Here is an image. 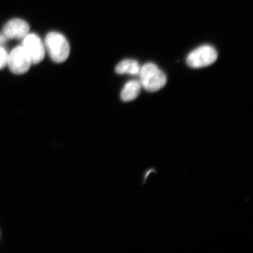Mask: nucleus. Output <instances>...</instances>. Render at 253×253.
Here are the masks:
<instances>
[{
    "label": "nucleus",
    "instance_id": "obj_3",
    "mask_svg": "<svg viewBox=\"0 0 253 253\" xmlns=\"http://www.w3.org/2000/svg\"><path fill=\"white\" fill-rule=\"evenodd\" d=\"M217 56L216 49L212 46H202L189 53L186 62L193 68L207 67L216 61Z\"/></svg>",
    "mask_w": 253,
    "mask_h": 253
},
{
    "label": "nucleus",
    "instance_id": "obj_2",
    "mask_svg": "<svg viewBox=\"0 0 253 253\" xmlns=\"http://www.w3.org/2000/svg\"><path fill=\"white\" fill-rule=\"evenodd\" d=\"M139 74L141 84L149 92H156L167 84L166 74L153 63H147L142 66Z\"/></svg>",
    "mask_w": 253,
    "mask_h": 253
},
{
    "label": "nucleus",
    "instance_id": "obj_5",
    "mask_svg": "<svg viewBox=\"0 0 253 253\" xmlns=\"http://www.w3.org/2000/svg\"><path fill=\"white\" fill-rule=\"evenodd\" d=\"M32 62L23 47L18 46L11 50L8 56L7 65L16 75H22L29 70Z\"/></svg>",
    "mask_w": 253,
    "mask_h": 253
},
{
    "label": "nucleus",
    "instance_id": "obj_9",
    "mask_svg": "<svg viewBox=\"0 0 253 253\" xmlns=\"http://www.w3.org/2000/svg\"><path fill=\"white\" fill-rule=\"evenodd\" d=\"M8 56L7 50L0 46V70L7 65Z\"/></svg>",
    "mask_w": 253,
    "mask_h": 253
},
{
    "label": "nucleus",
    "instance_id": "obj_7",
    "mask_svg": "<svg viewBox=\"0 0 253 253\" xmlns=\"http://www.w3.org/2000/svg\"><path fill=\"white\" fill-rule=\"evenodd\" d=\"M140 82L133 80L125 84L121 93V98L124 102H130L137 97L141 91Z\"/></svg>",
    "mask_w": 253,
    "mask_h": 253
},
{
    "label": "nucleus",
    "instance_id": "obj_1",
    "mask_svg": "<svg viewBox=\"0 0 253 253\" xmlns=\"http://www.w3.org/2000/svg\"><path fill=\"white\" fill-rule=\"evenodd\" d=\"M44 44L53 61L62 63L68 58L70 53V45L67 39L62 34L56 32L47 34Z\"/></svg>",
    "mask_w": 253,
    "mask_h": 253
},
{
    "label": "nucleus",
    "instance_id": "obj_4",
    "mask_svg": "<svg viewBox=\"0 0 253 253\" xmlns=\"http://www.w3.org/2000/svg\"><path fill=\"white\" fill-rule=\"evenodd\" d=\"M21 46L29 56L32 64H37L45 57V44L36 34H28L23 40Z\"/></svg>",
    "mask_w": 253,
    "mask_h": 253
},
{
    "label": "nucleus",
    "instance_id": "obj_6",
    "mask_svg": "<svg viewBox=\"0 0 253 253\" xmlns=\"http://www.w3.org/2000/svg\"><path fill=\"white\" fill-rule=\"evenodd\" d=\"M29 25L21 19L9 21L3 28V34L8 39L23 40L29 33Z\"/></svg>",
    "mask_w": 253,
    "mask_h": 253
},
{
    "label": "nucleus",
    "instance_id": "obj_10",
    "mask_svg": "<svg viewBox=\"0 0 253 253\" xmlns=\"http://www.w3.org/2000/svg\"><path fill=\"white\" fill-rule=\"evenodd\" d=\"M8 40L4 34H0V46H1Z\"/></svg>",
    "mask_w": 253,
    "mask_h": 253
},
{
    "label": "nucleus",
    "instance_id": "obj_8",
    "mask_svg": "<svg viewBox=\"0 0 253 253\" xmlns=\"http://www.w3.org/2000/svg\"><path fill=\"white\" fill-rule=\"evenodd\" d=\"M140 66L138 63L132 59H126L120 62L116 66L115 71L117 74L137 75L140 74Z\"/></svg>",
    "mask_w": 253,
    "mask_h": 253
}]
</instances>
